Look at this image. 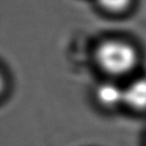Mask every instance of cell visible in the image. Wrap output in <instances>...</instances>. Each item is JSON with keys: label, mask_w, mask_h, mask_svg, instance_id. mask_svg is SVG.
<instances>
[{"label": "cell", "mask_w": 146, "mask_h": 146, "mask_svg": "<svg viewBox=\"0 0 146 146\" xmlns=\"http://www.w3.org/2000/svg\"><path fill=\"white\" fill-rule=\"evenodd\" d=\"M124 102L135 109L146 108V79L134 80L124 89Z\"/></svg>", "instance_id": "2"}, {"label": "cell", "mask_w": 146, "mask_h": 146, "mask_svg": "<svg viewBox=\"0 0 146 146\" xmlns=\"http://www.w3.org/2000/svg\"><path fill=\"white\" fill-rule=\"evenodd\" d=\"M96 97L103 106H116L119 103L124 102V90L115 83L104 82L97 88Z\"/></svg>", "instance_id": "3"}, {"label": "cell", "mask_w": 146, "mask_h": 146, "mask_svg": "<svg viewBox=\"0 0 146 146\" xmlns=\"http://www.w3.org/2000/svg\"><path fill=\"white\" fill-rule=\"evenodd\" d=\"M96 59L105 71L121 75L132 70L137 62V53L131 45L122 41L110 40L97 48Z\"/></svg>", "instance_id": "1"}, {"label": "cell", "mask_w": 146, "mask_h": 146, "mask_svg": "<svg viewBox=\"0 0 146 146\" xmlns=\"http://www.w3.org/2000/svg\"><path fill=\"white\" fill-rule=\"evenodd\" d=\"M131 0H98L99 4L104 9L112 11V12H119L129 7Z\"/></svg>", "instance_id": "4"}]
</instances>
